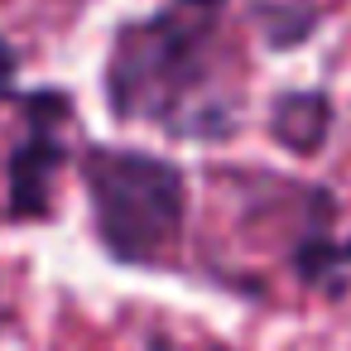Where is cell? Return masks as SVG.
Here are the masks:
<instances>
[{
	"instance_id": "cell-1",
	"label": "cell",
	"mask_w": 351,
	"mask_h": 351,
	"mask_svg": "<svg viewBox=\"0 0 351 351\" xmlns=\"http://www.w3.org/2000/svg\"><path fill=\"white\" fill-rule=\"evenodd\" d=\"M106 106L173 140H226L245 106L231 0H164L125 20L106 53Z\"/></svg>"
},
{
	"instance_id": "cell-2",
	"label": "cell",
	"mask_w": 351,
	"mask_h": 351,
	"mask_svg": "<svg viewBox=\"0 0 351 351\" xmlns=\"http://www.w3.org/2000/svg\"><path fill=\"white\" fill-rule=\"evenodd\" d=\"M82 183L92 197V221L116 265H169L183 241L188 183L183 169L145 154L92 145L82 154Z\"/></svg>"
},
{
	"instance_id": "cell-3",
	"label": "cell",
	"mask_w": 351,
	"mask_h": 351,
	"mask_svg": "<svg viewBox=\"0 0 351 351\" xmlns=\"http://www.w3.org/2000/svg\"><path fill=\"white\" fill-rule=\"evenodd\" d=\"M15 49L0 39V101H15L25 116V135L15 140L5 159V217L10 221H34L53 212V188L68 164V125H73V101L58 87L20 92L15 87Z\"/></svg>"
},
{
	"instance_id": "cell-4",
	"label": "cell",
	"mask_w": 351,
	"mask_h": 351,
	"mask_svg": "<svg viewBox=\"0 0 351 351\" xmlns=\"http://www.w3.org/2000/svg\"><path fill=\"white\" fill-rule=\"evenodd\" d=\"M332 130V101L327 92H284L269 106V135L289 154H317Z\"/></svg>"
},
{
	"instance_id": "cell-5",
	"label": "cell",
	"mask_w": 351,
	"mask_h": 351,
	"mask_svg": "<svg viewBox=\"0 0 351 351\" xmlns=\"http://www.w3.org/2000/svg\"><path fill=\"white\" fill-rule=\"evenodd\" d=\"M250 25L265 34L269 49H298L313 39L317 20H322V5L317 0H250Z\"/></svg>"
},
{
	"instance_id": "cell-6",
	"label": "cell",
	"mask_w": 351,
	"mask_h": 351,
	"mask_svg": "<svg viewBox=\"0 0 351 351\" xmlns=\"http://www.w3.org/2000/svg\"><path fill=\"white\" fill-rule=\"evenodd\" d=\"M149 351H202V346H178L169 337H149Z\"/></svg>"
}]
</instances>
